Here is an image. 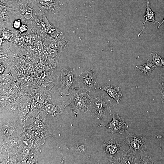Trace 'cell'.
I'll return each instance as SVG.
<instances>
[{
  "label": "cell",
  "mask_w": 164,
  "mask_h": 164,
  "mask_svg": "<svg viewBox=\"0 0 164 164\" xmlns=\"http://www.w3.org/2000/svg\"><path fill=\"white\" fill-rule=\"evenodd\" d=\"M43 12L37 0H19L14 9L13 15L14 19H20L30 29L36 19Z\"/></svg>",
  "instance_id": "1"
},
{
  "label": "cell",
  "mask_w": 164,
  "mask_h": 164,
  "mask_svg": "<svg viewBox=\"0 0 164 164\" xmlns=\"http://www.w3.org/2000/svg\"><path fill=\"white\" fill-rule=\"evenodd\" d=\"M37 2L41 10L46 14H56L61 9L59 0H37Z\"/></svg>",
  "instance_id": "12"
},
{
  "label": "cell",
  "mask_w": 164,
  "mask_h": 164,
  "mask_svg": "<svg viewBox=\"0 0 164 164\" xmlns=\"http://www.w3.org/2000/svg\"><path fill=\"white\" fill-rule=\"evenodd\" d=\"M100 89L105 91L111 98L114 99L118 104L120 102L122 94L120 89L114 84L107 83L102 86Z\"/></svg>",
  "instance_id": "14"
},
{
  "label": "cell",
  "mask_w": 164,
  "mask_h": 164,
  "mask_svg": "<svg viewBox=\"0 0 164 164\" xmlns=\"http://www.w3.org/2000/svg\"><path fill=\"white\" fill-rule=\"evenodd\" d=\"M19 0H0L5 5L9 7L15 9L16 4Z\"/></svg>",
  "instance_id": "21"
},
{
  "label": "cell",
  "mask_w": 164,
  "mask_h": 164,
  "mask_svg": "<svg viewBox=\"0 0 164 164\" xmlns=\"http://www.w3.org/2000/svg\"><path fill=\"white\" fill-rule=\"evenodd\" d=\"M159 84L162 95L161 101L162 103H164V73L160 75Z\"/></svg>",
  "instance_id": "20"
},
{
  "label": "cell",
  "mask_w": 164,
  "mask_h": 164,
  "mask_svg": "<svg viewBox=\"0 0 164 164\" xmlns=\"http://www.w3.org/2000/svg\"><path fill=\"white\" fill-rule=\"evenodd\" d=\"M45 39L50 48L57 50L60 53L67 49L68 43L62 33L54 37L47 35Z\"/></svg>",
  "instance_id": "11"
},
{
  "label": "cell",
  "mask_w": 164,
  "mask_h": 164,
  "mask_svg": "<svg viewBox=\"0 0 164 164\" xmlns=\"http://www.w3.org/2000/svg\"><path fill=\"white\" fill-rule=\"evenodd\" d=\"M164 23V19H163V20H162V21H161V22H160L159 23V25L158 26H157V28H159V26L162 24L163 23Z\"/></svg>",
  "instance_id": "23"
},
{
  "label": "cell",
  "mask_w": 164,
  "mask_h": 164,
  "mask_svg": "<svg viewBox=\"0 0 164 164\" xmlns=\"http://www.w3.org/2000/svg\"><path fill=\"white\" fill-rule=\"evenodd\" d=\"M151 54L153 58L152 63L155 67L164 68V58L154 51H152Z\"/></svg>",
  "instance_id": "18"
},
{
  "label": "cell",
  "mask_w": 164,
  "mask_h": 164,
  "mask_svg": "<svg viewBox=\"0 0 164 164\" xmlns=\"http://www.w3.org/2000/svg\"><path fill=\"white\" fill-rule=\"evenodd\" d=\"M75 70L73 68H65L60 71V79L57 87L60 96L69 95V90L74 83L75 77Z\"/></svg>",
  "instance_id": "4"
},
{
  "label": "cell",
  "mask_w": 164,
  "mask_h": 164,
  "mask_svg": "<svg viewBox=\"0 0 164 164\" xmlns=\"http://www.w3.org/2000/svg\"><path fill=\"white\" fill-rule=\"evenodd\" d=\"M114 105L112 99L103 94L93 96L88 111L96 120L103 121L111 115Z\"/></svg>",
  "instance_id": "2"
},
{
  "label": "cell",
  "mask_w": 164,
  "mask_h": 164,
  "mask_svg": "<svg viewBox=\"0 0 164 164\" xmlns=\"http://www.w3.org/2000/svg\"><path fill=\"white\" fill-rule=\"evenodd\" d=\"M145 1L147 3V6H146V10L145 15H144V17H145V20L144 22L142 23L143 26V28L141 31L138 34V37H139L142 33L146 22H153L155 24V22H157L159 24L160 23L159 22L155 21L154 19L155 15L156 13L160 12H154L150 8L149 0H145Z\"/></svg>",
  "instance_id": "15"
},
{
  "label": "cell",
  "mask_w": 164,
  "mask_h": 164,
  "mask_svg": "<svg viewBox=\"0 0 164 164\" xmlns=\"http://www.w3.org/2000/svg\"><path fill=\"white\" fill-rule=\"evenodd\" d=\"M43 20L45 24L47 35L51 37H54L62 33L61 31L55 27L48 21L46 14L43 15Z\"/></svg>",
  "instance_id": "16"
},
{
  "label": "cell",
  "mask_w": 164,
  "mask_h": 164,
  "mask_svg": "<svg viewBox=\"0 0 164 164\" xmlns=\"http://www.w3.org/2000/svg\"><path fill=\"white\" fill-rule=\"evenodd\" d=\"M91 92L81 87L73 88L68 105L75 114H81L88 111L93 96Z\"/></svg>",
  "instance_id": "3"
},
{
  "label": "cell",
  "mask_w": 164,
  "mask_h": 164,
  "mask_svg": "<svg viewBox=\"0 0 164 164\" xmlns=\"http://www.w3.org/2000/svg\"><path fill=\"white\" fill-rule=\"evenodd\" d=\"M21 122L16 119H7L3 122L1 121V136L18 137L19 135L18 133L20 134L16 131H18V126L21 125Z\"/></svg>",
  "instance_id": "9"
},
{
  "label": "cell",
  "mask_w": 164,
  "mask_h": 164,
  "mask_svg": "<svg viewBox=\"0 0 164 164\" xmlns=\"http://www.w3.org/2000/svg\"><path fill=\"white\" fill-rule=\"evenodd\" d=\"M111 116L112 120L107 125L99 124L98 127H105L107 131L112 134L118 133L122 134L126 132L128 126L123 118L118 114H112Z\"/></svg>",
  "instance_id": "7"
},
{
  "label": "cell",
  "mask_w": 164,
  "mask_h": 164,
  "mask_svg": "<svg viewBox=\"0 0 164 164\" xmlns=\"http://www.w3.org/2000/svg\"><path fill=\"white\" fill-rule=\"evenodd\" d=\"M2 38L9 41H11L13 36V32L4 27H0Z\"/></svg>",
  "instance_id": "19"
},
{
  "label": "cell",
  "mask_w": 164,
  "mask_h": 164,
  "mask_svg": "<svg viewBox=\"0 0 164 164\" xmlns=\"http://www.w3.org/2000/svg\"><path fill=\"white\" fill-rule=\"evenodd\" d=\"M124 145L127 144L129 149L138 153L140 159L148 155L146 145L142 138L132 133H130L123 141Z\"/></svg>",
  "instance_id": "5"
},
{
  "label": "cell",
  "mask_w": 164,
  "mask_h": 164,
  "mask_svg": "<svg viewBox=\"0 0 164 164\" xmlns=\"http://www.w3.org/2000/svg\"><path fill=\"white\" fill-rule=\"evenodd\" d=\"M124 145L123 141H119L114 138L103 143L104 151L108 158L110 163H111L114 158L120 151V148Z\"/></svg>",
  "instance_id": "10"
},
{
  "label": "cell",
  "mask_w": 164,
  "mask_h": 164,
  "mask_svg": "<svg viewBox=\"0 0 164 164\" xmlns=\"http://www.w3.org/2000/svg\"><path fill=\"white\" fill-rule=\"evenodd\" d=\"M140 159L139 154L129 149L120 151L111 164H140Z\"/></svg>",
  "instance_id": "8"
},
{
  "label": "cell",
  "mask_w": 164,
  "mask_h": 164,
  "mask_svg": "<svg viewBox=\"0 0 164 164\" xmlns=\"http://www.w3.org/2000/svg\"><path fill=\"white\" fill-rule=\"evenodd\" d=\"M136 67L140 70L142 74L146 76L149 75L155 68L152 63L149 62V59L146 63L141 66H136Z\"/></svg>",
  "instance_id": "17"
},
{
  "label": "cell",
  "mask_w": 164,
  "mask_h": 164,
  "mask_svg": "<svg viewBox=\"0 0 164 164\" xmlns=\"http://www.w3.org/2000/svg\"><path fill=\"white\" fill-rule=\"evenodd\" d=\"M78 78L81 87L90 91L96 90L98 82L96 73L93 70L88 69L79 73Z\"/></svg>",
  "instance_id": "6"
},
{
  "label": "cell",
  "mask_w": 164,
  "mask_h": 164,
  "mask_svg": "<svg viewBox=\"0 0 164 164\" xmlns=\"http://www.w3.org/2000/svg\"><path fill=\"white\" fill-rule=\"evenodd\" d=\"M14 9L0 1V27L12 28Z\"/></svg>",
  "instance_id": "13"
},
{
  "label": "cell",
  "mask_w": 164,
  "mask_h": 164,
  "mask_svg": "<svg viewBox=\"0 0 164 164\" xmlns=\"http://www.w3.org/2000/svg\"><path fill=\"white\" fill-rule=\"evenodd\" d=\"M33 128L38 130L43 131L45 128V125L42 121L39 120H36L33 122Z\"/></svg>",
  "instance_id": "22"
}]
</instances>
